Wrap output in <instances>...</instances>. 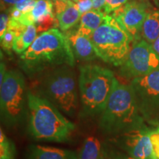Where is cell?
<instances>
[{"label":"cell","instance_id":"1","mask_svg":"<svg viewBox=\"0 0 159 159\" xmlns=\"http://www.w3.org/2000/svg\"><path fill=\"white\" fill-rule=\"evenodd\" d=\"M75 57L68 39L60 30L41 33L21 55L20 67L30 77L43 75L61 66H74Z\"/></svg>","mask_w":159,"mask_h":159},{"label":"cell","instance_id":"2","mask_svg":"<svg viewBox=\"0 0 159 159\" xmlns=\"http://www.w3.org/2000/svg\"><path fill=\"white\" fill-rule=\"evenodd\" d=\"M143 126L142 115L132 87L115 77L106 105L100 114L99 127L104 134L116 136Z\"/></svg>","mask_w":159,"mask_h":159},{"label":"cell","instance_id":"3","mask_svg":"<svg viewBox=\"0 0 159 159\" xmlns=\"http://www.w3.org/2000/svg\"><path fill=\"white\" fill-rule=\"evenodd\" d=\"M29 131L39 141L64 142L75 130V124L69 121L52 103L31 92L27 93Z\"/></svg>","mask_w":159,"mask_h":159},{"label":"cell","instance_id":"4","mask_svg":"<svg viewBox=\"0 0 159 159\" xmlns=\"http://www.w3.org/2000/svg\"><path fill=\"white\" fill-rule=\"evenodd\" d=\"M80 98L82 115L101 114L110 96L115 78L108 69L97 65H85L79 69Z\"/></svg>","mask_w":159,"mask_h":159},{"label":"cell","instance_id":"5","mask_svg":"<svg viewBox=\"0 0 159 159\" xmlns=\"http://www.w3.org/2000/svg\"><path fill=\"white\" fill-rule=\"evenodd\" d=\"M70 66H61L41 75L40 96L69 116H74L78 108L76 76Z\"/></svg>","mask_w":159,"mask_h":159},{"label":"cell","instance_id":"6","mask_svg":"<svg viewBox=\"0 0 159 159\" xmlns=\"http://www.w3.org/2000/svg\"><path fill=\"white\" fill-rule=\"evenodd\" d=\"M97 56L115 66H122L130 50L134 39L112 15H105L104 21L90 37Z\"/></svg>","mask_w":159,"mask_h":159},{"label":"cell","instance_id":"7","mask_svg":"<svg viewBox=\"0 0 159 159\" xmlns=\"http://www.w3.org/2000/svg\"><path fill=\"white\" fill-rule=\"evenodd\" d=\"M0 86L1 119L7 126H15L22 122L27 105L25 77L18 70L7 71Z\"/></svg>","mask_w":159,"mask_h":159},{"label":"cell","instance_id":"8","mask_svg":"<svg viewBox=\"0 0 159 159\" xmlns=\"http://www.w3.org/2000/svg\"><path fill=\"white\" fill-rule=\"evenodd\" d=\"M159 68V55L152 44L143 40L134 41L119 73L127 78L134 79L147 75Z\"/></svg>","mask_w":159,"mask_h":159},{"label":"cell","instance_id":"9","mask_svg":"<svg viewBox=\"0 0 159 159\" xmlns=\"http://www.w3.org/2000/svg\"><path fill=\"white\" fill-rule=\"evenodd\" d=\"M131 87L139 111L145 119H159V68L144 76L132 80Z\"/></svg>","mask_w":159,"mask_h":159},{"label":"cell","instance_id":"10","mask_svg":"<svg viewBox=\"0 0 159 159\" xmlns=\"http://www.w3.org/2000/svg\"><path fill=\"white\" fill-rule=\"evenodd\" d=\"M150 11V4L146 0H132L111 15L124 27L134 41H137L142 35L143 24Z\"/></svg>","mask_w":159,"mask_h":159},{"label":"cell","instance_id":"11","mask_svg":"<svg viewBox=\"0 0 159 159\" xmlns=\"http://www.w3.org/2000/svg\"><path fill=\"white\" fill-rule=\"evenodd\" d=\"M156 129L142 128L131 130L116 137L117 143L129 155L137 159H154L151 134Z\"/></svg>","mask_w":159,"mask_h":159},{"label":"cell","instance_id":"12","mask_svg":"<svg viewBox=\"0 0 159 159\" xmlns=\"http://www.w3.org/2000/svg\"><path fill=\"white\" fill-rule=\"evenodd\" d=\"M63 33L68 39L75 58L81 61H90L98 57L90 38L79 32L77 28Z\"/></svg>","mask_w":159,"mask_h":159},{"label":"cell","instance_id":"13","mask_svg":"<svg viewBox=\"0 0 159 159\" xmlns=\"http://www.w3.org/2000/svg\"><path fill=\"white\" fill-rule=\"evenodd\" d=\"M52 2L61 31L66 32L72 29L80 21L81 14L74 2L71 0H52Z\"/></svg>","mask_w":159,"mask_h":159},{"label":"cell","instance_id":"14","mask_svg":"<svg viewBox=\"0 0 159 159\" xmlns=\"http://www.w3.org/2000/svg\"><path fill=\"white\" fill-rule=\"evenodd\" d=\"M30 159H78L74 151L43 146L33 145L30 148Z\"/></svg>","mask_w":159,"mask_h":159},{"label":"cell","instance_id":"15","mask_svg":"<svg viewBox=\"0 0 159 159\" xmlns=\"http://www.w3.org/2000/svg\"><path fill=\"white\" fill-rule=\"evenodd\" d=\"M105 15L102 11L91 10L81 16L80 25L77 28L81 33L90 38L104 21Z\"/></svg>","mask_w":159,"mask_h":159},{"label":"cell","instance_id":"16","mask_svg":"<svg viewBox=\"0 0 159 159\" xmlns=\"http://www.w3.org/2000/svg\"><path fill=\"white\" fill-rule=\"evenodd\" d=\"M107 153L99 139L90 136L84 140L77 156L78 159H106Z\"/></svg>","mask_w":159,"mask_h":159},{"label":"cell","instance_id":"17","mask_svg":"<svg viewBox=\"0 0 159 159\" xmlns=\"http://www.w3.org/2000/svg\"><path fill=\"white\" fill-rule=\"evenodd\" d=\"M53 7L54 5L51 0H37L34 8L30 13L22 14L19 21L25 25H35L36 21L44 15L54 12Z\"/></svg>","mask_w":159,"mask_h":159},{"label":"cell","instance_id":"18","mask_svg":"<svg viewBox=\"0 0 159 159\" xmlns=\"http://www.w3.org/2000/svg\"><path fill=\"white\" fill-rule=\"evenodd\" d=\"M142 35L145 41L152 44L159 36V11L152 10L147 16L142 30Z\"/></svg>","mask_w":159,"mask_h":159},{"label":"cell","instance_id":"19","mask_svg":"<svg viewBox=\"0 0 159 159\" xmlns=\"http://www.w3.org/2000/svg\"><path fill=\"white\" fill-rule=\"evenodd\" d=\"M37 33L36 27L34 25H27L23 33L16 38L13 51L18 55L23 54L36 39Z\"/></svg>","mask_w":159,"mask_h":159},{"label":"cell","instance_id":"20","mask_svg":"<svg viewBox=\"0 0 159 159\" xmlns=\"http://www.w3.org/2000/svg\"><path fill=\"white\" fill-rule=\"evenodd\" d=\"M17 36L16 33L14 30L11 29H7V30L3 35V36L1 39V47L3 49V50L6 52L7 54L11 55L12 50H13V43L16 38Z\"/></svg>","mask_w":159,"mask_h":159},{"label":"cell","instance_id":"21","mask_svg":"<svg viewBox=\"0 0 159 159\" xmlns=\"http://www.w3.org/2000/svg\"><path fill=\"white\" fill-rule=\"evenodd\" d=\"M128 1L129 0H106L102 12L105 14H111V13L120 8L125 4L128 3Z\"/></svg>","mask_w":159,"mask_h":159},{"label":"cell","instance_id":"22","mask_svg":"<svg viewBox=\"0 0 159 159\" xmlns=\"http://www.w3.org/2000/svg\"><path fill=\"white\" fill-rule=\"evenodd\" d=\"M10 20H11V9L2 11L1 19H0V38L3 36L7 30Z\"/></svg>","mask_w":159,"mask_h":159},{"label":"cell","instance_id":"23","mask_svg":"<svg viewBox=\"0 0 159 159\" xmlns=\"http://www.w3.org/2000/svg\"><path fill=\"white\" fill-rule=\"evenodd\" d=\"M36 2L37 0H25L23 2L16 5L13 7H16L18 10H19L22 14H25V13H30L34 8Z\"/></svg>","mask_w":159,"mask_h":159},{"label":"cell","instance_id":"24","mask_svg":"<svg viewBox=\"0 0 159 159\" xmlns=\"http://www.w3.org/2000/svg\"><path fill=\"white\" fill-rule=\"evenodd\" d=\"M154 159H159V128L151 134Z\"/></svg>","mask_w":159,"mask_h":159},{"label":"cell","instance_id":"25","mask_svg":"<svg viewBox=\"0 0 159 159\" xmlns=\"http://www.w3.org/2000/svg\"><path fill=\"white\" fill-rule=\"evenodd\" d=\"M76 4L81 16L83 13L91 11V9H93V0H80Z\"/></svg>","mask_w":159,"mask_h":159},{"label":"cell","instance_id":"26","mask_svg":"<svg viewBox=\"0 0 159 159\" xmlns=\"http://www.w3.org/2000/svg\"><path fill=\"white\" fill-rule=\"evenodd\" d=\"M24 1H25V0H1L2 11L11 9L13 6L21 2H23Z\"/></svg>","mask_w":159,"mask_h":159},{"label":"cell","instance_id":"27","mask_svg":"<svg viewBox=\"0 0 159 159\" xmlns=\"http://www.w3.org/2000/svg\"><path fill=\"white\" fill-rule=\"evenodd\" d=\"M106 159H137L134 157H132L131 156H125L123 154H116L112 153L109 156V154L107 153V158Z\"/></svg>","mask_w":159,"mask_h":159},{"label":"cell","instance_id":"28","mask_svg":"<svg viewBox=\"0 0 159 159\" xmlns=\"http://www.w3.org/2000/svg\"><path fill=\"white\" fill-rule=\"evenodd\" d=\"M106 0H93V9L102 11Z\"/></svg>","mask_w":159,"mask_h":159},{"label":"cell","instance_id":"29","mask_svg":"<svg viewBox=\"0 0 159 159\" xmlns=\"http://www.w3.org/2000/svg\"><path fill=\"white\" fill-rule=\"evenodd\" d=\"M1 71H0V83H2V81L4 80V78H5V74H6V71L5 70V63L1 62Z\"/></svg>","mask_w":159,"mask_h":159},{"label":"cell","instance_id":"30","mask_svg":"<svg viewBox=\"0 0 159 159\" xmlns=\"http://www.w3.org/2000/svg\"><path fill=\"white\" fill-rule=\"evenodd\" d=\"M152 46V47H153V49H155V51L157 52V54L159 55V36L158 37V39L154 41Z\"/></svg>","mask_w":159,"mask_h":159},{"label":"cell","instance_id":"31","mask_svg":"<svg viewBox=\"0 0 159 159\" xmlns=\"http://www.w3.org/2000/svg\"><path fill=\"white\" fill-rule=\"evenodd\" d=\"M15 154L14 152H12L8 155H6L4 156H0V159H14Z\"/></svg>","mask_w":159,"mask_h":159},{"label":"cell","instance_id":"32","mask_svg":"<svg viewBox=\"0 0 159 159\" xmlns=\"http://www.w3.org/2000/svg\"><path fill=\"white\" fill-rule=\"evenodd\" d=\"M154 2L156 3V5L159 7V0H154Z\"/></svg>","mask_w":159,"mask_h":159},{"label":"cell","instance_id":"33","mask_svg":"<svg viewBox=\"0 0 159 159\" xmlns=\"http://www.w3.org/2000/svg\"><path fill=\"white\" fill-rule=\"evenodd\" d=\"M71 2H75V3H77V2H78V1L79 0H71Z\"/></svg>","mask_w":159,"mask_h":159}]
</instances>
